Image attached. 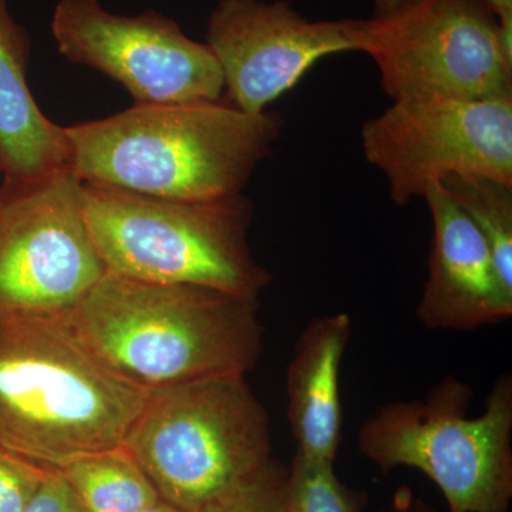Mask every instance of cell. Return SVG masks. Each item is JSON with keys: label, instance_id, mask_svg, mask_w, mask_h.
I'll use <instances>...</instances> for the list:
<instances>
[{"label": "cell", "instance_id": "7c38bea8", "mask_svg": "<svg viewBox=\"0 0 512 512\" xmlns=\"http://www.w3.org/2000/svg\"><path fill=\"white\" fill-rule=\"evenodd\" d=\"M424 200L433 217L429 276L416 309L431 330H474L512 316V289L490 247L466 214L434 183Z\"/></svg>", "mask_w": 512, "mask_h": 512}, {"label": "cell", "instance_id": "ba28073f", "mask_svg": "<svg viewBox=\"0 0 512 512\" xmlns=\"http://www.w3.org/2000/svg\"><path fill=\"white\" fill-rule=\"evenodd\" d=\"M82 184L70 170L0 183V315L60 319L107 274Z\"/></svg>", "mask_w": 512, "mask_h": 512}, {"label": "cell", "instance_id": "d6986e66", "mask_svg": "<svg viewBox=\"0 0 512 512\" xmlns=\"http://www.w3.org/2000/svg\"><path fill=\"white\" fill-rule=\"evenodd\" d=\"M50 470L0 448V512H25Z\"/></svg>", "mask_w": 512, "mask_h": 512}, {"label": "cell", "instance_id": "52a82bcc", "mask_svg": "<svg viewBox=\"0 0 512 512\" xmlns=\"http://www.w3.org/2000/svg\"><path fill=\"white\" fill-rule=\"evenodd\" d=\"M353 42L372 57L393 101L512 94V42L485 0H419L392 15L356 19Z\"/></svg>", "mask_w": 512, "mask_h": 512}, {"label": "cell", "instance_id": "3957f363", "mask_svg": "<svg viewBox=\"0 0 512 512\" xmlns=\"http://www.w3.org/2000/svg\"><path fill=\"white\" fill-rule=\"evenodd\" d=\"M151 390L59 319L0 315V448L47 468L123 446Z\"/></svg>", "mask_w": 512, "mask_h": 512}, {"label": "cell", "instance_id": "5bb4252c", "mask_svg": "<svg viewBox=\"0 0 512 512\" xmlns=\"http://www.w3.org/2000/svg\"><path fill=\"white\" fill-rule=\"evenodd\" d=\"M348 313L320 316L308 323L288 367V420L298 451L309 460L335 463L342 437L340 367L349 345Z\"/></svg>", "mask_w": 512, "mask_h": 512}, {"label": "cell", "instance_id": "7a4b0ae2", "mask_svg": "<svg viewBox=\"0 0 512 512\" xmlns=\"http://www.w3.org/2000/svg\"><path fill=\"white\" fill-rule=\"evenodd\" d=\"M258 299L106 274L60 322L101 362L147 390L247 376L264 348Z\"/></svg>", "mask_w": 512, "mask_h": 512}, {"label": "cell", "instance_id": "6da1fadb", "mask_svg": "<svg viewBox=\"0 0 512 512\" xmlns=\"http://www.w3.org/2000/svg\"><path fill=\"white\" fill-rule=\"evenodd\" d=\"M284 120L227 99L134 104L106 119L64 127L69 170L82 183L175 200L241 194L271 154Z\"/></svg>", "mask_w": 512, "mask_h": 512}, {"label": "cell", "instance_id": "8992f818", "mask_svg": "<svg viewBox=\"0 0 512 512\" xmlns=\"http://www.w3.org/2000/svg\"><path fill=\"white\" fill-rule=\"evenodd\" d=\"M474 392L448 376L424 400L394 402L357 431L360 453L382 473L419 470L439 487L448 512H510L512 376L498 377L484 412L468 417Z\"/></svg>", "mask_w": 512, "mask_h": 512}, {"label": "cell", "instance_id": "cb8c5ba5", "mask_svg": "<svg viewBox=\"0 0 512 512\" xmlns=\"http://www.w3.org/2000/svg\"><path fill=\"white\" fill-rule=\"evenodd\" d=\"M138 512H184L178 510V508L173 507V505L164 503L163 500L158 501V503L154 505H150V507L144 508V510Z\"/></svg>", "mask_w": 512, "mask_h": 512}, {"label": "cell", "instance_id": "ffe728a7", "mask_svg": "<svg viewBox=\"0 0 512 512\" xmlns=\"http://www.w3.org/2000/svg\"><path fill=\"white\" fill-rule=\"evenodd\" d=\"M25 512H84L66 480L57 468H52L40 484Z\"/></svg>", "mask_w": 512, "mask_h": 512}, {"label": "cell", "instance_id": "2e32d148", "mask_svg": "<svg viewBox=\"0 0 512 512\" xmlns=\"http://www.w3.org/2000/svg\"><path fill=\"white\" fill-rule=\"evenodd\" d=\"M437 184L483 235L504 284L512 289V184L478 174L446 175Z\"/></svg>", "mask_w": 512, "mask_h": 512}, {"label": "cell", "instance_id": "ac0fdd59", "mask_svg": "<svg viewBox=\"0 0 512 512\" xmlns=\"http://www.w3.org/2000/svg\"><path fill=\"white\" fill-rule=\"evenodd\" d=\"M286 476L288 468L272 460L254 481L200 512H285Z\"/></svg>", "mask_w": 512, "mask_h": 512}, {"label": "cell", "instance_id": "4fadbf2b", "mask_svg": "<svg viewBox=\"0 0 512 512\" xmlns=\"http://www.w3.org/2000/svg\"><path fill=\"white\" fill-rule=\"evenodd\" d=\"M32 42L0 0V173L3 183H25L69 170L64 127L47 119L30 92Z\"/></svg>", "mask_w": 512, "mask_h": 512}, {"label": "cell", "instance_id": "9a60e30c", "mask_svg": "<svg viewBox=\"0 0 512 512\" xmlns=\"http://www.w3.org/2000/svg\"><path fill=\"white\" fill-rule=\"evenodd\" d=\"M59 470L84 512H138L161 501L123 446L76 458Z\"/></svg>", "mask_w": 512, "mask_h": 512}, {"label": "cell", "instance_id": "9c48e42d", "mask_svg": "<svg viewBox=\"0 0 512 512\" xmlns=\"http://www.w3.org/2000/svg\"><path fill=\"white\" fill-rule=\"evenodd\" d=\"M363 153L386 177L390 198L407 205L451 174L512 184V94L487 100L439 96L393 101L366 121Z\"/></svg>", "mask_w": 512, "mask_h": 512}, {"label": "cell", "instance_id": "30bf717a", "mask_svg": "<svg viewBox=\"0 0 512 512\" xmlns=\"http://www.w3.org/2000/svg\"><path fill=\"white\" fill-rule=\"evenodd\" d=\"M50 28L70 63L106 74L136 104L222 99L224 77L211 47L156 10L123 16L100 0H59Z\"/></svg>", "mask_w": 512, "mask_h": 512}, {"label": "cell", "instance_id": "277c9868", "mask_svg": "<svg viewBox=\"0 0 512 512\" xmlns=\"http://www.w3.org/2000/svg\"><path fill=\"white\" fill-rule=\"evenodd\" d=\"M87 229L107 274L197 285L258 299L272 281L248 244L254 204L244 194L175 200L82 184Z\"/></svg>", "mask_w": 512, "mask_h": 512}, {"label": "cell", "instance_id": "5b68a950", "mask_svg": "<svg viewBox=\"0 0 512 512\" xmlns=\"http://www.w3.org/2000/svg\"><path fill=\"white\" fill-rule=\"evenodd\" d=\"M123 447L164 503L200 512L268 467L271 426L245 376L151 390Z\"/></svg>", "mask_w": 512, "mask_h": 512}, {"label": "cell", "instance_id": "44dd1931", "mask_svg": "<svg viewBox=\"0 0 512 512\" xmlns=\"http://www.w3.org/2000/svg\"><path fill=\"white\" fill-rule=\"evenodd\" d=\"M380 512H436L429 504L424 503L421 498L417 497L413 493L412 488L400 487L399 490L394 493L392 503L389 507L384 508Z\"/></svg>", "mask_w": 512, "mask_h": 512}, {"label": "cell", "instance_id": "7402d4cb", "mask_svg": "<svg viewBox=\"0 0 512 512\" xmlns=\"http://www.w3.org/2000/svg\"><path fill=\"white\" fill-rule=\"evenodd\" d=\"M497 15L505 39L512 42V0H485Z\"/></svg>", "mask_w": 512, "mask_h": 512}, {"label": "cell", "instance_id": "e0dca14e", "mask_svg": "<svg viewBox=\"0 0 512 512\" xmlns=\"http://www.w3.org/2000/svg\"><path fill=\"white\" fill-rule=\"evenodd\" d=\"M367 494L343 484L335 463L296 453L285 483V512H362Z\"/></svg>", "mask_w": 512, "mask_h": 512}, {"label": "cell", "instance_id": "603a6c76", "mask_svg": "<svg viewBox=\"0 0 512 512\" xmlns=\"http://www.w3.org/2000/svg\"><path fill=\"white\" fill-rule=\"evenodd\" d=\"M419 0H373L375 3V16H387L413 5Z\"/></svg>", "mask_w": 512, "mask_h": 512}, {"label": "cell", "instance_id": "8fae6325", "mask_svg": "<svg viewBox=\"0 0 512 512\" xmlns=\"http://www.w3.org/2000/svg\"><path fill=\"white\" fill-rule=\"evenodd\" d=\"M355 26L356 19L312 22L282 0H220L208 19L207 45L220 63L224 99L245 113H264L323 57L356 52Z\"/></svg>", "mask_w": 512, "mask_h": 512}, {"label": "cell", "instance_id": "d4e9b609", "mask_svg": "<svg viewBox=\"0 0 512 512\" xmlns=\"http://www.w3.org/2000/svg\"><path fill=\"white\" fill-rule=\"evenodd\" d=\"M0 183H2V173H0Z\"/></svg>", "mask_w": 512, "mask_h": 512}]
</instances>
